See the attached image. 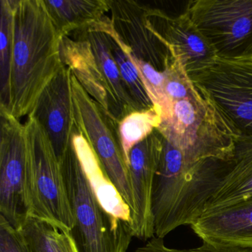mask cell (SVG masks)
<instances>
[{
  "label": "cell",
  "mask_w": 252,
  "mask_h": 252,
  "mask_svg": "<svg viewBox=\"0 0 252 252\" xmlns=\"http://www.w3.org/2000/svg\"><path fill=\"white\" fill-rule=\"evenodd\" d=\"M12 2L11 101L7 110L20 120L33 113L42 91L64 65L63 36L44 0Z\"/></svg>",
  "instance_id": "6da1fadb"
},
{
  "label": "cell",
  "mask_w": 252,
  "mask_h": 252,
  "mask_svg": "<svg viewBox=\"0 0 252 252\" xmlns=\"http://www.w3.org/2000/svg\"><path fill=\"white\" fill-rule=\"evenodd\" d=\"M0 215L17 228L29 217L26 125L0 107Z\"/></svg>",
  "instance_id": "30bf717a"
},
{
  "label": "cell",
  "mask_w": 252,
  "mask_h": 252,
  "mask_svg": "<svg viewBox=\"0 0 252 252\" xmlns=\"http://www.w3.org/2000/svg\"><path fill=\"white\" fill-rule=\"evenodd\" d=\"M191 228L203 242L252 248V195L206 211Z\"/></svg>",
  "instance_id": "9a60e30c"
},
{
  "label": "cell",
  "mask_w": 252,
  "mask_h": 252,
  "mask_svg": "<svg viewBox=\"0 0 252 252\" xmlns=\"http://www.w3.org/2000/svg\"><path fill=\"white\" fill-rule=\"evenodd\" d=\"M71 77V70L64 64L42 91L31 115L43 126L59 159L71 144L76 129Z\"/></svg>",
  "instance_id": "5bb4252c"
},
{
  "label": "cell",
  "mask_w": 252,
  "mask_h": 252,
  "mask_svg": "<svg viewBox=\"0 0 252 252\" xmlns=\"http://www.w3.org/2000/svg\"><path fill=\"white\" fill-rule=\"evenodd\" d=\"M75 125L98 158L103 169L129 209H132L129 170L118 134V125L107 117L72 73Z\"/></svg>",
  "instance_id": "9c48e42d"
},
{
  "label": "cell",
  "mask_w": 252,
  "mask_h": 252,
  "mask_svg": "<svg viewBox=\"0 0 252 252\" xmlns=\"http://www.w3.org/2000/svg\"><path fill=\"white\" fill-rule=\"evenodd\" d=\"M149 20L152 29L189 76L207 67L217 58L215 51L186 11L171 17L162 10L151 8Z\"/></svg>",
  "instance_id": "4fadbf2b"
},
{
  "label": "cell",
  "mask_w": 252,
  "mask_h": 252,
  "mask_svg": "<svg viewBox=\"0 0 252 252\" xmlns=\"http://www.w3.org/2000/svg\"><path fill=\"white\" fill-rule=\"evenodd\" d=\"M73 144L85 175L100 204L110 215L130 222V209L104 172L85 137L75 129Z\"/></svg>",
  "instance_id": "2e32d148"
},
{
  "label": "cell",
  "mask_w": 252,
  "mask_h": 252,
  "mask_svg": "<svg viewBox=\"0 0 252 252\" xmlns=\"http://www.w3.org/2000/svg\"><path fill=\"white\" fill-rule=\"evenodd\" d=\"M17 229L31 252H79L71 231L56 222L29 217Z\"/></svg>",
  "instance_id": "d6986e66"
},
{
  "label": "cell",
  "mask_w": 252,
  "mask_h": 252,
  "mask_svg": "<svg viewBox=\"0 0 252 252\" xmlns=\"http://www.w3.org/2000/svg\"><path fill=\"white\" fill-rule=\"evenodd\" d=\"M0 252H31L20 231L0 215Z\"/></svg>",
  "instance_id": "484cf974"
},
{
  "label": "cell",
  "mask_w": 252,
  "mask_h": 252,
  "mask_svg": "<svg viewBox=\"0 0 252 252\" xmlns=\"http://www.w3.org/2000/svg\"><path fill=\"white\" fill-rule=\"evenodd\" d=\"M189 76L235 136L252 135V60L217 57Z\"/></svg>",
  "instance_id": "52a82bcc"
},
{
  "label": "cell",
  "mask_w": 252,
  "mask_h": 252,
  "mask_svg": "<svg viewBox=\"0 0 252 252\" xmlns=\"http://www.w3.org/2000/svg\"><path fill=\"white\" fill-rule=\"evenodd\" d=\"M161 122V111L153 106L148 110L132 112L118 124L119 141L127 167L132 149L158 129Z\"/></svg>",
  "instance_id": "44dd1931"
},
{
  "label": "cell",
  "mask_w": 252,
  "mask_h": 252,
  "mask_svg": "<svg viewBox=\"0 0 252 252\" xmlns=\"http://www.w3.org/2000/svg\"><path fill=\"white\" fill-rule=\"evenodd\" d=\"M127 48L129 57L139 71L150 100L153 105L161 111L162 121L170 119L173 115V104L166 95L164 73L156 70L149 63L136 58L128 47Z\"/></svg>",
  "instance_id": "603a6c76"
},
{
  "label": "cell",
  "mask_w": 252,
  "mask_h": 252,
  "mask_svg": "<svg viewBox=\"0 0 252 252\" xmlns=\"http://www.w3.org/2000/svg\"><path fill=\"white\" fill-rule=\"evenodd\" d=\"M163 73L166 95L172 104L199 94L182 64L172 56Z\"/></svg>",
  "instance_id": "cb8c5ba5"
},
{
  "label": "cell",
  "mask_w": 252,
  "mask_h": 252,
  "mask_svg": "<svg viewBox=\"0 0 252 252\" xmlns=\"http://www.w3.org/2000/svg\"><path fill=\"white\" fill-rule=\"evenodd\" d=\"M0 33V107L8 109L11 101V64L13 42L12 0H1Z\"/></svg>",
  "instance_id": "7402d4cb"
},
{
  "label": "cell",
  "mask_w": 252,
  "mask_h": 252,
  "mask_svg": "<svg viewBox=\"0 0 252 252\" xmlns=\"http://www.w3.org/2000/svg\"><path fill=\"white\" fill-rule=\"evenodd\" d=\"M151 8L133 0H110V20L119 39L136 58L164 71L172 54L152 29Z\"/></svg>",
  "instance_id": "7c38bea8"
},
{
  "label": "cell",
  "mask_w": 252,
  "mask_h": 252,
  "mask_svg": "<svg viewBox=\"0 0 252 252\" xmlns=\"http://www.w3.org/2000/svg\"><path fill=\"white\" fill-rule=\"evenodd\" d=\"M29 217L60 224L72 231L75 218L61 163L43 126L33 116L26 124Z\"/></svg>",
  "instance_id": "5b68a950"
},
{
  "label": "cell",
  "mask_w": 252,
  "mask_h": 252,
  "mask_svg": "<svg viewBox=\"0 0 252 252\" xmlns=\"http://www.w3.org/2000/svg\"><path fill=\"white\" fill-rule=\"evenodd\" d=\"M217 57L252 60V0H196L186 8Z\"/></svg>",
  "instance_id": "ba28073f"
},
{
  "label": "cell",
  "mask_w": 252,
  "mask_h": 252,
  "mask_svg": "<svg viewBox=\"0 0 252 252\" xmlns=\"http://www.w3.org/2000/svg\"><path fill=\"white\" fill-rule=\"evenodd\" d=\"M134 252H252V248L222 246L203 242L199 247L189 249H171L164 244L163 239L153 237L145 245L140 246Z\"/></svg>",
  "instance_id": "d4e9b609"
},
{
  "label": "cell",
  "mask_w": 252,
  "mask_h": 252,
  "mask_svg": "<svg viewBox=\"0 0 252 252\" xmlns=\"http://www.w3.org/2000/svg\"><path fill=\"white\" fill-rule=\"evenodd\" d=\"M108 17L63 36L60 52L63 64L70 68L107 117L118 125L125 116L138 110L112 54L106 29Z\"/></svg>",
  "instance_id": "3957f363"
},
{
  "label": "cell",
  "mask_w": 252,
  "mask_h": 252,
  "mask_svg": "<svg viewBox=\"0 0 252 252\" xmlns=\"http://www.w3.org/2000/svg\"><path fill=\"white\" fill-rule=\"evenodd\" d=\"M61 36H68L105 17L110 11V0H44Z\"/></svg>",
  "instance_id": "ac0fdd59"
},
{
  "label": "cell",
  "mask_w": 252,
  "mask_h": 252,
  "mask_svg": "<svg viewBox=\"0 0 252 252\" xmlns=\"http://www.w3.org/2000/svg\"><path fill=\"white\" fill-rule=\"evenodd\" d=\"M232 160V168L206 203L205 212L252 195V135L236 137Z\"/></svg>",
  "instance_id": "e0dca14e"
},
{
  "label": "cell",
  "mask_w": 252,
  "mask_h": 252,
  "mask_svg": "<svg viewBox=\"0 0 252 252\" xmlns=\"http://www.w3.org/2000/svg\"><path fill=\"white\" fill-rule=\"evenodd\" d=\"M157 129L182 152L187 166L208 158H232L237 136L200 94L174 102L172 118Z\"/></svg>",
  "instance_id": "8992f818"
},
{
  "label": "cell",
  "mask_w": 252,
  "mask_h": 252,
  "mask_svg": "<svg viewBox=\"0 0 252 252\" xmlns=\"http://www.w3.org/2000/svg\"><path fill=\"white\" fill-rule=\"evenodd\" d=\"M106 29L110 35L112 54L137 110L141 111L152 108L154 105L147 94L139 71L129 57L127 47L113 30L110 17L107 20Z\"/></svg>",
  "instance_id": "ffe728a7"
},
{
  "label": "cell",
  "mask_w": 252,
  "mask_h": 252,
  "mask_svg": "<svg viewBox=\"0 0 252 252\" xmlns=\"http://www.w3.org/2000/svg\"><path fill=\"white\" fill-rule=\"evenodd\" d=\"M60 160L75 218L72 235L79 252H127L133 237L129 222L110 215L100 204L73 139Z\"/></svg>",
  "instance_id": "277c9868"
},
{
  "label": "cell",
  "mask_w": 252,
  "mask_h": 252,
  "mask_svg": "<svg viewBox=\"0 0 252 252\" xmlns=\"http://www.w3.org/2000/svg\"><path fill=\"white\" fill-rule=\"evenodd\" d=\"M232 166V158H215L187 166L182 152L163 138L153 185L155 237L163 239L178 227L194 223Z\"/></svg>",
  "instance_id": "7a4b0ae2"
},
{
  "label": "cell",
  "mask_w": 252,
  "mask_h": 252,
  "mask_svg": "<svg viewBox=\"0 0 252 252\" xmlns=\"http://www.w3.org/2000/svg\"><path fill=\"white\" fill-rule=\"evenodd\" d=\"M163 147V135L156 129L129 153L128 170L132 198L129 225L133 237L141 240L155 237L153 185Z\"/></svg>",
  "instance_id": "8fae6325"
}]
</instances>
